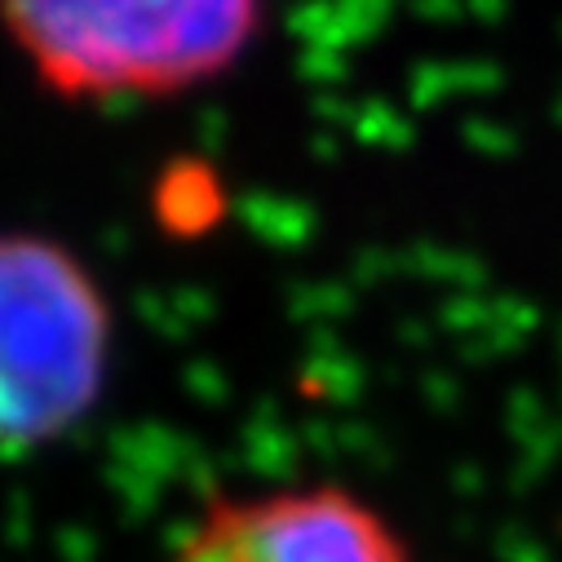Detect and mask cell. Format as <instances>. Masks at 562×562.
<instances>
[{"label":"cell","mask_w":562,"mask_h":562,"mask_svg":"<svg viewBox=\"0 0 562 562\" xmlns=\"http://www.w3.org/2000/svg\"><path fill=\"white\" fill-rule=\"evenodd\" d=\"M111 355L98 274L49 235L0 231V452L67 439L106 394Z\"/></svg>","instance_id":"2"},{"label":"cell","mask_w":562,"mask_h":562,"mask_svg":"<svg viewBox=\"0 0 562 562\" xmlns=\"http://www.w3.org/2000/svg\"><path fill=\"white\" fill-rule=\"evenodd\" d=\"M0 27L63 102H165L257 49L266 0H0Z\"/></svg>","instance_id":"1"},{"label":"cell","mask_w":562,"mask_h":562,"mask_svg":"<svg viewBox=\"0 0 562 562\" xmlns=\"http://www.w3.org/2000/svg\"><path fill=\"white\" fill-rule=\"evenodd\" d=\"M169 562H416L398 527L341 483L213 496Z\"/></svg>","instance_id":"3"}]
</instances>
